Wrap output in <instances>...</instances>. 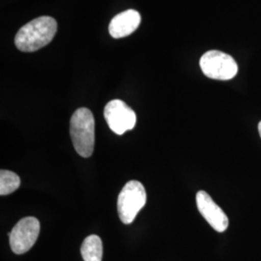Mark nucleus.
Here are the masks:
<instances>
[{
	"label": "nucleus",
	"mask_w": 261,
	"mask_h": 261,
	"mask_svg": "<svg viewBox=\"0 0 261 261\" xmlns=\"http://www.w3.org/2000/svg\"><path fill=\"white\" fill-rule=\"evenodd\" d=\"M57 22L48 16L39 17L19 29L15 45L23 53H33L48 45L56 36Z\"/></svg>",
	"instance_id": "f257e3e1"
},
{
	"label": "nucleus",
	"mask_w": 261,
	"mask_h": 261,
	"mask_svg": "<svg viewBox=\"0 0 261 261\" xmlns=\"http://www.w3.org/2000/svg\"><path fill=\"white\" fill-rule=\"evenodd\" d=\"M70 135L76 153L89 158L95 146V120L90 110L81 108L74 112L70 121Z\"/></svg>",
	"instance_id": "f03ea898"
},
{
	"label": "nucleus",
	"mask_w": 261,
	"mask_h": 261,
	"mask_svg": "<svg viewBox=\"0 0 261 261\" xmlns=\"http://www.w3.org/2000/svg\"><path fill=\"white\" fill-rule=\"evenodd\" d=\"M145 203L146 192L140 181L130 180L126 183L117 199V210L122 223L132 224Z\"/></svg>",
	"instance_id": "7ed1b4c3"
},
{
	"label": "nucleus",
	"mask_w": 261,
	"mask_h": 261,
	"mask_svg": "<svg viewBox=\"0 0 261 261\" xmlns=\"http://www.w3.org/2000/svg\"><path fill=\"white\" fill-rule=\"evenodd\" d=\"M199 65L204 75L218 81H229L238 74L233 57L219 50H209L201 56Z\"/></svg>",
	"instance_id": "20e7f679"
},
{
	"label": "nucleus",
	"mask_w": 261,
	"mask_h": 261,
	"mask_svg": "<svg viewBox=\"0 0 261 261\" xmlns=\"http://www.w3.org/2000/svg\"><path fill=\"white\" fill-rule=\"evenodd\" d=\"M40 222L34 217L19 220L9 233L10 247L16 254L28 252L37 241Z\"/></svg>",
	"instance_id": "39448f33"
},
{
	"label": "nucleus",
	"mask_w": 261,
	"mask_h": 261,
	"mask_svg": "<svg viewBox=\"0 0 261 261\" xmlns=\"http://www.w3.org/2000/svg\"><path fill=\"white\" fill-rule=\"evenodd\" d=\"M103 116L110 129L116 135H123L134 129L137 123L136 112L121 100H112L107 103Z\"/></svg>",
	"instance_id": "423d86ee"
},
{
	"label": "nucleus",
	"mask_w": 261,
	"mask_h": 261,
	"mask_svg": "<svg viewBox=\"0 0 261 261\" xmlns=\"http://www.w3.org/2000/svg\"><path fill=\"white\" fill-rule=\"evenodd\" d=\"M196 206L199 213L217 232H224L228 227V218L205 191L196 194Z\"/></svg>",
	"instance_id": "0eeeda50"
},
{
	"label": "nucleus",
	"mask_w": 261,
	"mask_h": 261,
	"mask_svg": "<svg viewBox=\"0 0 261 261\" xmlns=\"http://www.w3.org/2000/svg\"><path fill=\"white\" fill-rule=\"evenodd\" d=\"M140 20L141 17L138 11L133 9L124 11L111 20L109 27L110 34L114 39L127 37L140 27Z\"/></svg>",
	"instance_id": "6e6552de"
},
{
	"label": "nucleus",
	"mask_w": 261,
	"mask_h": 261,
	"mask_svg": "<svg viewBox=\"0 0 261 261\" xmlns=\"http://www.w3.org/2000/svg\"><path fill=\"white\" fill-rule=\"evenodd\" d=\"M81 253L84 261H102L103 242L98 235H89L84 239L81 247Z\"/></svg>",
	"instance_id": "1a4fd4ad"
},
{
	"label": "nucleus",
	"mask_w": 261,
	"mask_h": 261,
	"mask_svg": "<svg viewBox=\"0 0 261 261\" xmlns=\"http://www.w3.org/2000/svg\"><path fill=\"white\" fill-rule=\"evenodd\" d=\"M20 186V178L19 175L13 171L2 169L0 171V195L7 196L15 191H17Z\"/></svg>",
	"instance_id": "9d476101"
},
{
	"label": "nucleus",
	"mask_w": 261,
	"mask_h": 261,
	"mask_svg": "<svg viewBox=\"0 0 261 261\" xmlns=\"http://www.w3.org/2000/svg\"><path fill=\"white\" fill-rule=\"evenodd\" d=\"M258 132H259V136H260L261 138V121L259 122V124H258Z\"/></svg>",
	"instance_id": "9b49d317"
}]
</instances>
